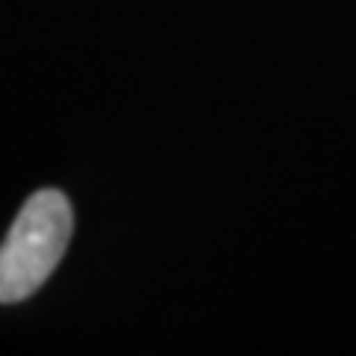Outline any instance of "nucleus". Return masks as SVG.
I'll use <instances>...</instances> for the list:
<instances>
[{
    "label": "nucleus",
    "mask_w": 356,
    "mask_h": 356,
    "mask_svg": "<svg viewBox=\"0 0 356 356\" xmlns=\"http://www.w3.org/2000/svg\"><path fill=\"white\" fill-rule=\"evenodd\" d=\"M74 214L65 193H33L0 243V303H21L48 282L72 241Z\"/></svg>",
    "instance_id": "f257e3e1"
}]
</instances>
